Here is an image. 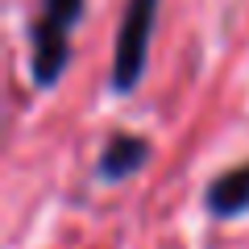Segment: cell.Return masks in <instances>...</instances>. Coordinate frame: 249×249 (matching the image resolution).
Wrapping results in <instances>:
<instances>
[{
	"label": "cell",
	"mask_w": 249,
	"mask_h": 249,
	"mask_svg": "<svg viewBox=\"0 0 249 249\" xmlns=\"http://www.w3.org/2000/svg\"><path fill=\"white\" fill-rule=\"evenodd\" d=\"M83 17V0H42V13L29 25V71L37 88H54L71 58V29Z\"/></svg>",
	"instance_id": "6da1fadb"
},
{
	"label": "cell",
	"mask_w": 249,
	"mask_h": 249,
	"mask_svg": "<svg viewBox=\"0 0 249 249\" xmlns=\"http://www.w3.org/2000/svg\"><path fill=\"white\" fill-rule=\"evenodd\" d=\"M154 21H158V0H129L124 4L121 29H116V58H112V88L116 91H133L142 83Z\"/></svg>",
	"instance_id": "7a4b0ae2"
},
{
	"label": "cell",
	"mask_w": 249,
	"mask_h": 249,
	"mask_svg": "<svg viewBox=\"0 0 249 249\" xmlns=\"http://www.w3.org/2000/svg\"><path fill=\"white\" fill-rule=\"evenodd\" d=\"M150 162V142L137 133H116L112 142L104 145V154H100L96 162V178H104V183H121V178L137 175V170Z\"/></svg>",
	"instance_id": "3957f363"
},
{
	"label": "cell",
	"mask_w": 249,
	"mask_h": 249,
	"mask_svg": "<svg viewBox=\"0 0 249 249\" xmlns=\"http://www.w3.org/2000/svg\"><path fill=\"white\" fill-rule=\"evenodd\" d=\"M204 204H208V212L220 216V220L245 216L249 212V162L216 175L212 183H208V191H204Z\"/></svg>",
	"instance_id": "277c9868"
}]
</instances>
